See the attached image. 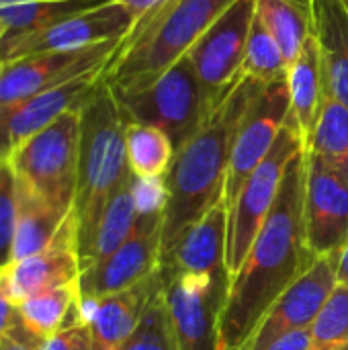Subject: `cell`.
Masks as SVG:
<instances>
[{"label": "cell", "instance_id": "1", "mask_svg": "<svg viewBox=\"0 0 348 350\" xmlns=\"http://www.w3.org/2000/svg\"><path fill=\"white\" fill-rule=\"evenodd\" d=\"M304 195L306 152H299L287 166L248 256L230 281L217 326V350H244L281 293L316 260L304 238Z\"/></svg>", "mask_w": 348, "mask_h": 350}, {"label": "cell", "instance_id": "2", "mask_svg": "<svg viewBox=\"0 0 348 350\" xmlns=\"http://www.w3.org/2000/svg\"><path fill=\"white\" fill-rule=\"evenodd\" d=\"M267 84L240 76L215 103L207 121L174 154L164 176L166 201L162 252L211 207L224 201L236 131L242 117Z\"/></svg>", "mask_w": 348, "mask_h": 350}, {"label": "cell", "instance_id": "3", "mask_svg": "<svg viewBox=\"0 0 348 350\" xmlns=\"http://www.w3.org/2000/svg\"><path fill=\"white\" fill-rule=\"evenodd\" d=\"M234 0H164L135 21L105 70L115 92L150 84L180 62Z\"/></svg>", "mask_w": 348, "mask_h": 350}, {"label": "cell", "instance_id": "4", "mask_svg": "<svg viewBox=\"0 0 348 350\" xmlns=\"http://www.w3.org/2000/svg\"><path fill=\"white\" fill-rule=\"evenodd\" d=\"M127 123L113 88L103 76L80 109L78 183L72 207L78 252L92 238L111 197L131 176L125 150Z\"/></svg>", "mask_w": 348, "mask_h": 350}, {"label": "cell", "instance_id": "5", "mask_svg": "<svg viewBox=\"0 0 348 350\" xmlns=\"http://www.w3.org/2000/svg\"><path fill=\"white\" fill-rule=\"evenodd\" d=\"M80 109L66 111L43 131L21 144L8 158L21 185L66 213H72L78 183Z\"/></svg>", "mask_w": 348, "mask_h": 350}, {"label": "cell", "instance_id": "6", "mask_svg": "<svg viewBox=\"0 0 348 350\" xmlns=\"http://www.w3.org/2000/svg\"><path fill=\"white\" fill-rule=\"evenodd\" d=\"M115 96L127 121L162 129L176 150L197 133L215 107L187 55L150 84L127 92H115Z\"/></svg>", "mask_w": 348, "mask_h": 350}, {"label": "cell", "instance_id": "7", "mask_svg": "<svg viewBox=\"0 0 348 350\" xmlns=\"http://www.w3.org/2000/svg\"><path fill=\"white\" fill-rule=\"evenodd\" d=\"M299 152H306L302 139L295 129L285 121L271 152L252 170L248 180L240 189L236 201L228 207L226 267L232 277L240 271L244 258L248 256L256 234L260 232L267 215L275 205L287 166Z\"/></svg>", "mask_w": 348, "mask_h": 350}, {"label": "cell", "instance_id": "8", "mask_svg": "<svg viewBox=\"0 0 348 350\" xmlns=\"http://www.w3.org/2000/svg\"><path fill=\"white\" fill-rule=\"evenodd\" d=\"M133 25L135 16L125 4L119 0H107L49 27L21 35H4L0 41V62L47 51H76L105 41L123 39Z\"/></svg>", "mask_w": 348, "mask_h": 350}, {"label": "cell", "instance_id": "9", "mask_svg": "<svg viewBox=\"0 0 348 350\" xmlns=\"http://www.w3.org/2000/svg\"><path fill=\"white\" fill-rule=\"evenodd\" d=\"M160 277L178 350H217V326L232 277L162 271Z\"/></svg>", "mask_w": 348, "mask_h": 350}, {"label": "cell", "instance_id": "10", "mask_svg": "<svg viewBox=\"0 0 348 350\" xmlns=\"http://www.w3.org/2000/svg\"><path fill=\"white\" fill-rule=\"evenodd\" d=\"M254 16L256 0H234L187 53L211 103H217L242 76Z\"/></svg>", "mask_w": 348, "mask_h": 350}, {"label": "cell", "instance_id": "11", "mask_svg": "<svg viewBox=\"0 0 348 350\" xmlns=\"http://www.w3.org/2000/svg\"><path fill=\"white\" fill-rule=\"evenodd\" d=\"M121 41L113 39L76 51H47L0 62V107L16 105L84 74L107 70Z\"/></svg>", "mask_w": 348, "mask_h": 350}, {"label": "cell", "instance_id": "12", "mask_svg": "<svg viewBox=\"0 0 348 350\" xmlns=\"http://www.w3.org/2000/svg\"><path fill=\"white\" fill-rule=\"evenodd\" d=\"M164 207L139 211L131 236L105 260L80 273V301H94L137 285L154 275L162 254Z\"/></svg>", "mask_w": 348, "mask_h": 350}, {"label": "cell", "instance_id": "13", "mask_svg": "<svg viewBox=\"0 0 348 350\" xmlns=\"http://www.w3.org/2000/svg\"><path fill=\"white\" fill-rule=\"evenodd\" d=\"M289 115V90H287V74L271 84H267L246 115L240 121L236 131L224 203L230 207L252 170L263 162V158L271 152L279 131L283 129Z\"/></svg>", "mask_w": 348, "mask_h": 350}, {"label": "cell", "instance_id": "14", "mask_svg": "<svg viewBox=\"0 0 348 350\" xmlns=\"http://www.w3.org/2000/svg\"><path fill=\"white\" fill-rule=\"evenodd\" d=\"M304 238L314 258L340 254L348 244V183L312 152L306 154Z\"/></svg>", "mask_w": 348, "mask_h": 350}, {"label": "cell", "instance_id": "15", "mask_svg": "<svg viewBox=\"0 0 348 350\" xmlns=\"http://www.w3.org/2000/svg\"><path fill=\"white\" fill-rule=\"evenodd\" d=\"M343 254V252H340ZM340 254L318 256L295 283H291L281 297L267 312L258 328L254 330L250 342L244 350L258 349L273 338L297 330L310 328L318 318L320 310L338 285V260Z\"/></svg>", "mask_w": 348, "mask_h": 350}, {"label": "cell", "instance_id": "16", "mask_svg": "<svg viewBox=\"0 0 348 350\" xmlns=\"http://www.w3.org/2000/svg\"><path fill=\"white\" fill-rule=\"evenodd\" d=\"M105 70L84 74L55 88L43 90L16 105L0 107V162H8L10 154L51 125L66 111L82 107L103 80Z\"/></svg>", "mask_w": 348, "mask_h": 350}, {"label": "cell", "instance_id": "17", "mask_svg": "<svg viewBox=\"0 0 348 350\" xmlns=\"http://www.w3.org/2000/svg\"><path fill=\"white\" fill-rule=\"evenodd\" d=\"M162 291L160 271L133 287L94 301H80V320L88 330L92 350H119L137 330L156 295Z\"/></svg>", "mask_w": 348, "mask_h": 350}, {"label": "cell", "instance_id": "18", "mask_svg": "<svg viewBox=\"0 0 348 350\" xmlns=\"http://www.w3.org/2000/svg\"><path fill=\"white\" fill-rule=\"evenodd\" d=\"M228 246V205L219 201L201 219L191 224L170 248L160 254L162 273L224 277ZM232 277V275H230Z\"/></svg>", "mask_w": 348, "mask_h": 350}, {"label": "cell", "instance_id": "19", "mask_svg": "<svg viewBox=\"0 0 348 350\" xmlns=\"http://www.w3.org/2000/svg\"><path fill=\"white\" fill-rule=\"evenodd\" d=\"M80 258H78V236L76 221L70 213L53 242L14 265H10L2 277L6 287L16 301V306L33 293L53 289L59 285L76 283L80 279Z\"/></svg>", "mask_w": 348, "mask_h": 350}, {"label": "cell", "instance_id": "20", "mask_svg": "<svg viewBox=\"0 0 348 350\" xmlns=\"http://www.w3.org/2000/svg\"><path fill=\"white\" fill-rule=\"evenodd\" d=\"M324 92L348 107V12L343 0H312Z\"/></svg>", "mask_w": 348, "mask_h": 350}, {"label": "cell", "instance_id": "21", "mask_svg": "<svg viewBox=\"0 0 348 350\" xmlns=\"http://www.w3.org/2000/svg\"><path fill=\"white\" fill-rule=\"evenodd\" d=\"M287 90H289V115L287 123L295 129L304 150L312 146L314 129L324 100V80L320 49L314 33L308 37L302 53L287 68Z\"/></svg>", "mask_w": 348, "mask_h": 350}, {"label": "cell", "instance_id": "22", "mask_svg": "<svg viewBox=\"0 0 348 350\" xmlns=\"http://www.w3.org/2000/svg\"><path fill=\"white\" fill-rule=\"evenodd\" d=\"M137 217H139V207H137V199L133 191V174H131L111 197L92 238L78 252L80 271L90 269L96 262L105 260L109 254H113L131 236Z\"/></svg>", "mask_w": 348, "mask_h": 350}, {"label": "cell", "instance_id": "23", "mask_svg": "<svg viewBox=\"0 0 348 350\" xmlns=\"http://www.w3.org/2000/svg\"><path fill=\"white\" fill-rule=\"evenodd\" d=\"M70 213L45 203L25 185L16 180V234L12 248V265L45 250Z\"/></svg>", "mask_w": 348, "mask_h": 350}, {"label": "cell", "instance_id": "24", "mask_svg": "<svg viewBox=\"0 0 348 350\" xmlns=\"http://www.w3.org/2000/svg\"><path fill=\"white\" fill-rule=\"evenodd\" d=\"M78 281L29 295L18 304V322L33 336L45 340L80 320ZM82 322V320H80Z\"/></svg>", "mask_w": 348, "mask_h": 350}, {"label": "cell", "instance_id": "25", "mask_svg": "<svg viewBox=\"0 0 348 350\" xmlns=\"http://www.w3.org/2000/svg\"><path fill=\"white\" fill-rule=\"evenodd\" d=\"M256 18L273 35L287 66H291L312 35V8L295 0H256Z\"/></svg>", "mask_w": 348, "mask_h": 350}, {"label": "cell", "instance_id": "26", "mask_svg": "<svg viewBox=\"0 0 348 350\" xmlns=\"http://www.w3.org/2000/svg\"><path fill=\"white\" fill-rule=\"evenodd\" d=\"M107 0H0V23L6 35L49 27Z\"/></svg>", "mask_w": 348, "mask_h": 350}, {"label": "cell", "instance_id": "27", "mask_svg": "<svg viewBox=\"0 0 348 350\" xmlns=\"http://www.w3.org/2000/svg\"><path fill=\"white\" fill-rule=\"evenodd\" d=\"M125 150L129 170L139 178L166 176L176 154L172 139L162 129L133 121L125 129Z\"/></svg>", "mask_w": 348, "mask_h": 350}, {"label": "cell", "instance_id": "28", "mask_svg": "<svg viewBox=\"0 0 348 350\" xmlns=\"http://www.w3.org/2000/svg\"><path fill=\"white\" fill-rule=\"evenodd\" d=\"M308 152L320 156L345 183H348V107L326 92Z\"/></svg>", "mask_w": 348, "mask_h": 350}, {"label": "cell", "instance_id": "29", "mask_svg": "<svg viewBox=\"0 0 348 350\" xmlns=\"http://www.w3.org/2000/svg\"><path fill=\"white\" fill-rule=\"evenodd\" d=\"M287 62L273 39V35L265 29V25L254 16L252 31L248 37L244 62H242V74L260 82V84H271L287 74Z\"/></svg>", "mask_w": 348, "mask_h": 350}, {"label": "cell", "instance_id": "30", "mask_svg": "<svg viewBox=\"0 0 348 350\" xmlns=\"http://www.w3.org/2000/svg\"><path fill=\"white\" fill-rule=\"evenodd\" d=\"M348 342V287L338 283L312 324V349L336 350Z\"/></svg>", "mask_w": 348, "mask_h": 350}, {"label": "cell", "instance_id": "31", "mask_svg": "<svg viewBox=\"0 0 348 350\" xmlns=\"http://www.w3.org/2000/svg\"><path fill=\"white\" fill-rule=\"evenodd\" d=\"M119 350H178L162 291L152 301L137 330Z\"/></svg>", "mask_w": 348, "mask_h": 350}, {"label": "cell", "instance_id": "32", "mask_svg": "<svg viewBox=\"0 0 348 350\" xmlns=\"http://www.w3.org/2000/svg\"><path fill=\"white\" fill-rule=\"evenodd\" d=\"M16 234V178L8 162H0V273L12 265Z\"/></svg>", "mask_w": 348, "mask_h": 350}, {"label": "cell", "instance_id": "33", "mask_svg": "<svg viewBox=\"0 0 348 350\" xmlns=\"http://www.w3.org/2000/svg\"><path fill=\"white\" fill-rule=\"evenodd\" d=\"M84 330H86V326L80 320H76V322L68 324L66 328H62L57 334H53L45 340H39L37 350H74L76 345L80 342Z\"/></svg>", "mask_w": 348, "mask_h": 350}, {"label": "cell", "instance_id": "34", "mask_svg": "<svg viewBox=\"0 0 348 350\" xmlns=\"http://www.w3.org/2000/svg\"><path fill=\"white\" fill-rule=\"evenodd\" d=\"M312 349V326L310 328H297L291 332H285L265 347L252 350H310Z\"/></svg>", "mask_w": 348, "mask_h": 350}, {"label": "cell", "instance_id": "35", "mask_svg": "<svg viewBox=\"0 0 348 350\" xmlns=\"http://www.w3.org/2000/svg\"><path fill=\"white\" fill-rule=\"evenodd\" d=\"M16 324H21L18 322V306L12 299V295L6 287V281L0 273V340L4 336H8V332Z\"/></svg>", "mask_w": 348, "mask_h": 350}, {"label": "cell", "instance_id": "36", "mask_svg": "<svg viewBox=\"0 0 348 350\" xmlns=\"http://www.w3.org/2000/svg\"><path fill=\"white\" fill-rule=\"evenodd\" d=\"M41 338L33 336L31 332H27L21 324H16L8 336H4L0 340V350H37V345H39Z\"/></svg>", "mask_w": 348, "mask_h": 350}, {"label": "cell", "instance_id": "37", "mask_svg": "<svg viewBox=\"0 0 348 350\" xmlns=\"http://www.w3.org/2000/svg\"><path fill=\"white\" fill-rule=\"evenodd\" d=\"M119 2L125 4V6L133 12L135 21H139L142 16H146V14H150L154 8H158L164 0H119Z\"/></svg>", "mask_w": 348, "mask_h": 350}, {"label": "cell", "instance_id": "38", "mask_svg": "<svg viewBox=\"0 0 348 350\" xmlns=\"http://www.w3.org/2000/svg\"><path fill=\"white\" fill-rule=\"evenodd\" d=\"M338 283L348 287V244L340 254V260H338Z\"/></svg>", "mask_w": 348, "mask_h": 350}, {"label": "cell", "instance_id": "39", "mask_svg": "<svg viewBox=\"0 0 348 350\" xmlns=\"http://www.w3.org/2000/svg\"><path fill=\"white\" fill-rule=\"evenodd\" d=\"M74 350H92V349H90V338H88V330H84V334H82L80 342L76 345V349H74Z\"/></svg>", "mask_w": 348, "mask_h": 350}, {"label": "cell", "instance_id": "40", "mask_svg": "<svg viewBox=\"0 0 348 350\" xmlns=\"http://www.w3.org/2000/svg\"><path fill=\"white\" fill-rule=\"evenodd\" d=\"M295 2H299V4H304V6H308V8H312V0H295Z\"/></svg>", "mask_w": 348, "mask_h": 350}, {"label": "cell", "instance_id": "41", "mask_svg": "<svg viewBox=\"0 0 348 350\" xmlns=\"http://www.w3.org/2000/svg\"><path fill=\"white\" fill-rule=\"evenodd\" d=\"M6 35V29H4V25L0 23V41H2V37Z\"/></svg>", "mask_w": 348, "mask_h": 350}, {"label": "cell", "instance_id": "42", "mask_svg": "<svg viewBox=\"0 0 348 350\" xmlns=\"http://www.w3.org/2000/svg\"><path fill=\"white\" fill-rule=\"evenodd\" d=\"M336 350H348V342H347V345H343V347H338Z\"/></svg>", "mask_w": 348, "mask_h": 350}, {"label": "cell", "instance_id": "43", "mask_svg": "<svg viewBox=\"0 0 348 350\" xmlns=\"http://www.w3.org/2000/svg\"><path fill=\"white\" fill-rule=\"evenodd\" d=\"M343 4H345V8H347V12H348V0H343Z\"/></svg>", "mask_w": 348, "mask_h": 350}]
</instances>
